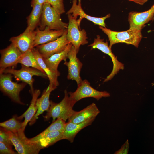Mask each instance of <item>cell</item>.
<instances>
[{
    "label": "cell",
    "mask_w": 154,
    "mask_h": 154,
    "mask_svg": "<svg viewBox=\"0 0 154 154\" xmlns=\"http://www.w3.org/2000/svg\"><path fill=\"white\" fill-rule=\"evenodd\" d=\"M64 93V97L60 102L55 103L50 100V107L46 115L44 116L45 121H48L52 117V122L56 119H61L66 121L75 112L73 108L76 102L70 97L66 90Z\"/></svg>",
    "instance_id": "cell-1"
},
{
    "label": "cell",
    "mask_w": 154,
    "mask_h": 154,
    "mask_svg": "<svg viewBox=\"0 0 154 154\" xmlns=\"http://www.w3.org/2000/svg\"><path fill=\"white\" fill-rule=\"evenodd\" d=\"M99 28L108 36L111 49L114 44L120 43L131 44L137 48L143 37L140 30L129 29L125 31H117L101 26Z\"/></svg>",
    "instance_id": "cell-2"
},
{
    "label": "cell",
    "mask_w": 154,
    "mask_h": 154,
    "mask_svg": "<svg viewBox=\"0 0 154 154\" xmlns=\"http://www.w3.org/2000/svg\"><path fill=\"white\" fill-rule=\"evenodd\" d=\"M60 15L50 3H45L42 5L38 28L40 30H43L46 28L56 30L67 29L68 24L62 21Z\"/></svg>",
    "instance_id": "cell-3"
},
{
    "label": "cell",
    "mask_w": 154,
    "mask_h": 154,
    "mask_svg": "<svg viewBox=\"0 0 154 154\" xmlns=\"http://www.w3.org/2000/svg\"><path fill=\"white\" fill-rule=\"evenodd\" d=\"M69 20L67 28L66 38L69 43H71L78 52L81 45L87 44L88 38L84 29L80 30L77 23V17L71 14H67Z\"/></svg>",
    "instance_id": "cell-4"
},
{
    "label": "cell",
    "mask_w": 154,
    "mask_h": 154,
    "mask_svg": "<svg viewBox=\"0 0 154 154\" xmlns=\"http://www.w3.org/2000/svg\"><path fill=\"white\" fill-rule=\"evenodd\" d=\"M12 75L9 73L0 74V89L4 94L8 96L13 102L24 104L21 100L20 92L24 88L26 83L13 82Z\"/></svg>",
    "instance_id": "cell-5"
},
{
    "label": "cell",
    "mask_w": 154,
    "mask_h": 154,
    "mask_svg": "<svg viewBox=\"0 0 154 154\" xmlns=\"http://www.w3.org/2000/svg\"><path fill=\"white\" fill-rule=\"evenodd\" d=\"M10 140L18 153L37 154L40 150L29 139L25 136L24 132L20 131L13 133L8 131Z\"/></svg>",
    "instance_id": "cell-6"
},
{
    "label": "cell",
    "mask_w": 154,
    "mask_h": 154,
    "mask_svg": "<svg viewBox=\"0 0 154 154\" xmlns=\"http://www.w3.org/2000/svg\"><path fill=\"white\" fill-rule=\"evenodd\" d=\"M3 73L10 74L15 78L28 84L30 87V91L31 94L34 91L33 84L34 80L33 76H35L44 78H48L46 74L40 70L26 66L23 64L21 65V68L20 69L16 70L13 68H8L5 69Z\"/></svg>",
    "instance_id": "cell-7"
},
{
    "label": "cell",
    "mask_w": 154,
    "mask_h": 154,
    "mask_svg": "<svg viewBox=\"0 0 154 154\" xmlns=\"http://www.w3.org/2000/svg\"><path fill=\"white\" fill-rule=\"evenodd\" d=\"M88 46L91 47V49L96 48L100 50L104 53L109 55L112 59L113 64L112 70L104 79V82H107L111 80L120 70L124 69V64L120 62L118 60L117 57L112 52L111 49L108 45L107 41L104 42L103 39L100 38V36L99 35H97L96 38L94 39L93 43Z\"/></svg>",
    "instance_id": "cell-8"
},
{
    "label": "cell",
    "mask_w": 154,
    "mask_h": 154,
    "mask_svg": "<svg viewBox=\"0 0 154 154\" xmlns=\"http://www.w3.org/2000/svg\"><path fill=\"white\" fill-rule=\"evenodd\" d=\"M70 97L76 102L81 99L92 97L98 100L102 97H109L110 94L106 91H98L92 87L86 80H82L74 92H68Z\"/></svg>",
    "instance_id": "cell-9"
},
{
    "label": "cell",
    "mask_w": 154,
    "mask_h": 154,
    "mask_svg": "<svg viewBox=\"0 0 154 154\" xmlns=\"http://www.w3.org/2000/svg\"><path fill=\"white\" fill-rule=\"evenodd\" d=\"M67 32L66 29L63 34L57 39L35 47L43 59L48 58L65 50L69 43L66 38Z\"/></svg>",
    "instance_id": "cell-10"
},
{
    "label": "cell",
    "mask_w": 154,
    "mask_h": 154,
    "mask_svg": "<svg viewBox=\"0 0 154 154\" xmlns=\"http://www.w3.org/2000/svg\"><path fill=\"white\" fill-rule=\"evenodd\" d=\"M78 53L75 48L72 45L68 53V58L69 61L67 62L66 60H64V64L68 68L67 79L75 80L78 85L82 81L80 76L82 64L77 57Z\"/></svg>",
    "instance_id": "cell-11"
},
{
    "label": "cell",
    "mask_w": 154,
    "mask_h": 154,
    "mask_svg": "<svg viewBox=\"0 0 154 154\" xmlns=\"http://www.w3.org/2000/svg\"><path fill=\"white\" fill-rule=\"evenodd\" d=\"M0 52V74L7 68L16 66L22 54L11 43L6 48L1 50Z\"/></svg>",
    "instance_id": "cell-12"
},
{
    "label": "cell",
    "mask_w": 154,
    "mask_h": 154,
    "mask_svg": "<svg viewBox=\"0 0 154 154\" xmlns=\"http://www.w3.org/2000/svg\"><path fill=\"white\" fill-rule=\"evenodd\" d=\"M128 19L129 29L141 31L145 24L154 19V4L145 11L129 12Z\"/></svg>",
    "instance_id": "cell-13"
},
{
    "label": "cell",
    "mask_w": 154,
    "mask_h": 154,
    "mask_svg": "<svg viewBox=\"0 0 154 154\" xmlns=\"http://www.w3.org/2000/svg\"><path fill=\"white\" fill-rule=\"evenodd\" d=\"M35 31H32L27 27L19 35L10 38L9 41L17 48L22 54L34 47Z\"/></svg>",
    "instance_id": "cell-14"
},
{
    "label": "cell",
    "mask_w": 154,
    "mask_h": 154,
    "mask_svg": "<svg viewBox=\"0 0 154 154\" xmlns=\"http://www.w3.org/2000/svg\"><path fill=\"white\" fill-rule=\"evenodd\" d=\"M78 1L77 3V0H72V6L67 12L66 14H71L73 16L77 17L79 16V18L77 20V23L79 27L82 20L83 18H86L93 22L95 24L106 27L105 21L106 19L110 17V14L102 17H97L90 16L87 14L82 9L81 0H78Z\"/></svg>",
    "instance_id": "cell-15"
},
{
    "label": "cell",
    "mask_w": 154,
    "mask_h": 154,
    "mask_svg": "<svg viewBox=\"0 0 154 154\" xmlns=\"http://www.w3.org/2000/svg\"><path fill=\"white\" fill-rule=\"evenodd\" d=\"M100 112L96 104L92 103L80 111H75L68 119V121L78 124L90 120H94Z\"/></svg>",
    "instance_id": "cell-16"
},
{
    "label": "cell",
    "mask_w": 154,
    "mask_h": 154,
    "mask_svg": "<svg viewBox=\"0 0 154 154\" xmlns=\"http://www.w3.org/2000/svg\"><path fill=\"white\" fill-rule=\"evenodd\" d=\"M56 30L46 28L40 30L37 28L35 31L36 34L34 41V47L54 40L64 33L65 30Z\"/></svg>",
    "instance_id": "cell-17"
},
{
    "label": "cell",
    "mask_w": 154,
    "mask_h": 154,
    "mask_svg": "<svg viewBox=\"0 0 154 154\" xmlns=\"http://www.w3.org/2000/svg\"><path fill=\"white\" fill-rule=\"evenodd\" d=\"M57 87L49 84L48 87L45 90L41 97L37 100L35 105L37 107V110L32 119L29 122V125H31L36 122L38 116L44 111H47L50 105V101L49 97L51 92Z\"/></svg>",
    "instance_id": "cell-18"
},
{
    "label": "cell",
    "mask_w": 154,
    "mask_h": 154,
    "mask_svg": "<svg viewBox=\"0 0 154 154\" xmlns=\"http://www.w3.org/2000/svg\"><path fill=\"white\" fill-rule=\"evenodd\" d=\"M72 45L71 43H69L63 51L55 54L48 58H43L44 62L50 69L59 76L60 74L58 70V66L62 60H64L68 58V52Z\"/></svg>",
    "instance_id": "cell-19"
},
{
    "label": "cell",
    "mask_w": 154,
    "mask_h": 154,
    "mask_svg": "<svg viewBox=\"0 0 154 154\" xmlns=\"http://www.w3.org/2000/svg\"><path fill=\"white\" fill-rule=\"evenodd\" d=\"M94 120H90L78 124L70 121L66 123L63 133V139H67L71 143L73 142L78 132L85 127L91 125Z\"/></svg>",
    "instance_id": "cell-20"
},
{
    "label": "cell",
    "mask_w": 154,
    "mask_h": 154,
    "mask_svg": "<svg viewBox=\"0 0 154 154\" xmlns=\"http://www.w3.org/2000/svg\"><path fill=\"white\" fill-rule=\"evenodd\" d=\"M40 93V91L39 89L34 90L32 94V98L29 107L22 114L19 116H17L18 119L20 120H21L23 118L25 119L23 122L21 130L20 131L22 132H24L25 129L28 123L30 121L37 110L35 104L37 100Z\"/></svg>",
    "instance_id": "cell-21"
},
{
    "label": "cell",
    "mask_w": 154,
    "mask_h": 154,
    "mask_svg": "<svg viewBox=\"0 0 154 154\" xmlns=\"http://www.w3.org/2000/svg\"><path fill=\"white\" fill-rule=\"evenodd\" d=\"M63 132L53 131L50 132L38 140L31 141L34 143L40 150L47 148L57 142L63 139Z\"/></svg>",
    "instance_id": "cell-22"
},
{
    "label": "cell",
    "mask_w": 154,
    "mask_h": 154,
    "mask_svg": "<svg viewBox=\"0 0 154 154\" xmlns=\"http://www.w3.org/2000/svg\"><path fill=\"white\" fill-rule=\"evenodd\" d=\"M32 50L40 67L47 75L49 80V84L57 87L59 84L58 80V77L59 76L50 69L44 62L42 56L36 48H33Z\"/></svg>",
    "instance_id": "cell-23"
},
{
    "label": "cell",
    "mask_w": 154,
    "mask_h": 154,
    "mask_svg": "<svg viewBox=\"0 0 154 154\" xmlns=\"http://www.w3.org/2000/svg\"><path fill=\"white\" fill-rule=\"evenodd\" d=\"M42 5L38 3L31 5L32 9L29 15L27 17V27L32 31L38 26L41 16Z\"/></svg>",
    "instance_id": "cell-24"
},
{
    "label": "cell",
    "mask_w": 154,
    "mask_h": 154,
    "mask_svg": "<svg viewBox=\"0 0 154 154\" xmlns=\"http://www.w3.org/2000/svg\"><path fill=\"white\" fill-rule=\"evenodd\" d=\"M19 63L26 66L36 68L46 74L35 58L32 49L29 50L22 54L20 58Z\"/></svg>",
    "instance_id": "cell-25"
},
{
    "label": "cell",
    "mask_w": 154,
    "mask_h": 154,
    "mask_svg": "<svg viewBox=\"0 0 154 154\" xmlns=\"http://www.w3.org/2000/svg\"><path fill=\"white\" fill-rule=\"evenodd\" d=\"M66 121L63 120L57 119L52 123L44 131L36 136L29 139L31 141H37L43 137L48 133L53 131H60L63 132L65 124Z\"/></svg>",
    "instance_id": "cell-26"
},
{
    "label": "cell",
    "mask_w": 154,
    "mask_h": 154,
    "mask_svg": "<svg viewBox=\"0 0 154 154\" xmlns=\"http://www.w3.org/2000/svg\"><path fill=\"white\" fill-rule=\"evenodd\" d=\"M15 115L11 119L0 123L1 127L13 133H17L21 131L23 122Z\"/></svg>",
    "instance_id": "cell-27"
},
{
    "label": "cell",
    "mask_w": 154,
    "mask_h": 154,
    "mask_svg": "<svg viewBox=\"0 0 154 154\" xmlns=\"http://www.w3.org/2000/svg\"><path fill=\"white\" fill-rule=\"evenodd\" d=\"M48 3L60 15L65 12L63 0H48Z\"/></svg>",
    "instance_id": "cell-28"
},
{
    "label": "cell",
    "mask_w": 154,
    "mask_h": 154,
    "mask_svg": "<svg viewBox=\"0 0 154 154\" xmlns=\"http://www.w3.org/2000/svg\"><path fill=\"white\" fill-rule=\"evenodd\" d=\"M0 142H2L12 148L13 144L10 140L7 130L1 127L0 129Z\"/></svg>",
    "instance_id": "cell-29"
},
{
    "label": "cell",
    "mask_w": 154,
    "mask_h": 154,
    "mask_svg": "<svg viewBox=\"0 0 154 154\" xmlns=\"http://www.w3.org/2000/svg\"><path fill=\"white\" fill-rule=\"evenodd\" d=\"M0 153L1 154H16V152L3 143L0 142Z\"/></svg>",
    "instance_id": "cell-30"
},
{
    "label": "cell",
    "mask_w": 154,
    "mask_h": 154,
    "mask_svg": "<svg viewBox=\"0 0 154 154\" xmlns=\"http://www.w3.org/2000/svg\"><path fill=\"white\" fill-rule=\"evenodd\" d=\"M129 148V144L128 140L122 145L121 148L115 152L114 154H128Z\"/></svg>",
    "instance_id": "cell-31"
},
{
    "label": "cell",
    "mask_w": 154,
    "mask_h": 154,
    "mask_svg": "<svg viewBox=\"0 0 154 154\" xmlns=\"http://www.w3.org/2000/svg\"><path fill=\"white\" fill-rule=\"evenodd\" d=\"M46 3H48V0H32L31 3V5L35 3L43 5Z\"/></svg>",
    "instance_id": "cell-32"
},
{
    "label": "cell",
    "mask_w": 154,
    "mask_h": 154,
    "mask_svg": "<svg viewBox=\"0 0 154 154\" xmlns=\"http://www.w3.org/2000/svg\"><path fill=\"white\" fill-rule=\"evenodd\" d=\"M131 1L137 4L143 5L147 2L148 0H128Z\"/></svg>",
    "instance_id": "cell-33"
}]
</instances>
